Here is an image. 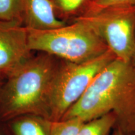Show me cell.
Returning a JSON list of instances; mask_svg holds the SVG:
<instances>
[{"label":"cell","instance_id":"6da1fadb","mask_svg":"<svg viewBox=\"0 0 135 135\" xmlns=\"http://www.w3.org/2000/svg\"><path fill=\"white\" fill-rule=\"evenodd\" d=\"M109 112L115 114L116 126L125 135L135 134V69L130 62L118 58L96 76L61 119L86 122Z\"/></svg>","mask_w":135,"mask_h":135},{"label":"cell","instance_id":"7a4b0ae2","mask_svg":"<svg viewBox=\"0 0 135 135\" xmlns=\"http://www.w3.org/2000/svg\"><path fill=\"white\" fill-rule=\"evenodd\" d=\"M59 61L39 52L5 79L0 87V121L29 114L50 119L51 85Z\"/></svg>","mask_w":135,"mask_h":135},{"label":"cell","instance_id":"3957f363","mask_svg":"<svg viewBox=\"0 0 135 135\" xmlns=\"http://www.w3.org/2000/svg\"><path fill=\"white\" fill-rule=\"evenodd\" d=\"M28 39L32 51L45 53L73 63L92 60L109 50L88 25L78 20L53 29H28Z\"/></svg>","mask_w":135,"mask_h":135},{"label":"cell","instance_id":"277c9868","mask_svg":"<svg viewBox=\"0 0 135 135\" xmlns=\"http://www.w3.org/2000/svg\"><path fill=\"white\" fill-rule=\"evenodd\" d=\"M116 58L114 54L109 50L97 58L82 63L60 59L51 85L50 120H60L80 98L96 76Z\"/></svg>","mask_w":135,"mask_h":135},{"label":"cell","instance_id":"5b68a950","mask_svg":"<svg viewBox=\"0 0 135 135\" xmlns=\"http://www.w3.org/2000/svg\"><path fill=\"white\" fill-rule=\"evenodd\" d=\"M73 20L88 25L116 58L130 62L135 49V6L108 8L78 15Z\"/></svg>","mask_w":135,"mask_h":135},{"label":"cell","instance_id":"8992f818","mask_svg":"<svg viewBox=\"0 0 135 135\" xmlns=\"http://www.w3.org/2000/svg\"><path fill=\"white\" fill-rule=\"evenodd\" d=\"M32 56L28 28L18 20H0V79L4 80Z\"/></svg>","mask_w":135,"mask_h":135},{"label":"cell","instance_id":"52a82bcc","mask_svg":"<svg viewBox=\"0 0 135 135\" xmlns=\"http://www.w3.org/2000/svg\"><path fill=\"white\" fill-rule=\"evenodd\" d=\"M23 24L28 29L46 30L63 26L50 0H20Z\"/></svg>","mask_w":135,"mask_h":135},{"label":"cell","instance_id":"ba28073f","mask_svg":"<svg viewBox=\"0 0 135 135\" xmlns=\"http://www.w3.org/2000/svg\"><path fill=\"white\" fill-rule=\"evenodd\" d=\"M51 121L36 114H24L6 122L11 135H50Z\"/></svg>","mask_w":135,"mask_h":135},{"label":"cell","instance_id":"9c48e42d","mask_svg":"<svg viewBox=\"0 0 135 135\" xmlns=\"http://www.w3.org/2000/svg\"><path fill=\"white\" fill-rule=\"evenodd\" d=\"M117 118L113 112L84 122L77 135H109L115 128Z\"/></svg>","mask_w":135,"mask_h":135},{"label":"cell","instance_id":"30bf717a","mask_svg":"<svg viewBox=\"0 0 135 135\" xmlns=\"http://www.w3.org/2000/svg\"><path fill=\"white\" fill-rule=\"evenodd\" d=\"M59 19L64 21L78 16L88 0H50Z\"/></svg>","mask_w":135,"mask_h":135},{"label":"cell","instance_id":"8fae6325","mask_svg":"<svg viewBox=\"0 0 135 135\" xmlns=\"http://www.w3.org/2000/svg\"><path fill=\"white\" fill-rule=\"evenodd\" d=\"M131 6H135V0H88L78 16L91 14L108 8Z\"/></svg>","mask_w":135,"mask_h":135},{"label":"cell","instance_id":"7c38bea8","mask_svg":"<svg viewBox=\"0 0 135 135\" xmlns=\"http://www.w3.org/2000/svg\"><path fill=\"white\" fill-rule=\"evenodd\" d=\"M84 123L78 118L51 121L50 135H77Z\"/></svg>","mask_w":135,"mask_h":135},{"label":"cell","instance_id":"4fadbf2b","mask_svg":"<svg viewBox=\"0 0 135 135\" xmlns=\"http://www.w3.org/2000/svg\"><path fill=\"white\" fill-rule=\"evenodd\" d=\"M21 15L20 0H0V20L22 22Z\"/></svg>","mask_w":135,"mask_h":135},{"label":"cell","instance_id":"5bb4252c","mask_svg":"<svg viewBox=\"0 0 135 135\" xmlns=\"http://www.w3.org/2000/svg\"><path fill=\"white\" fill-rule=\"evenodd\" d=\"M0 135H11L6 123L0 121Z\"/></svg>","mask_w":135,"mask_h":135},{"label":"cell","instance_id":"9a60e30c","mask_svg":"<svg viewBox=\"0 0 135 135\" xmlns=\"http://www.w3.org/2000/svg\"><path fill=\"white\" fill-rule=\"evenodd\" d=\"M112 135H125V134L123 132L120 128L115 126V129H114V131Z\"/></svg>","mask_w":135,"mask_h":135},{"label":"cell","instance_id":"2e32d148","mask_svg":"<svg viewBox=\"0 0 135 135\" xmlns=\"http://www.w3.org/2000/svg\"><path fill=\"white\" fill-rule=\"evenodd\" d=\"M130 63L135 69V49L134 51V53H133V54L132 57H131V59L130 60Z\"/></svg>","mask_w":135,"mask_h":135},{"label":"cell","instance_id":"e0dca14e","mask_svg":"<svg viewBox=\"0 0 135 135\" xmlns=\"http://www.w3.org/2000/svg\"><path fill=\"white\" fill-rule=\"evenodd\" d=\"M3 81H4V80H1V79H0V87H1V84H3Z\"/></svg>","mask_w":135,"mask_h":135},{"label":"cell","instance_id":"ac0fdd59","mask_svg":"<svg viewBox=\"0 0 135 135\" xmlns=\"http://www.w3.org/2000/svg\"><path fill=\"white\" fill-rule=\"evenodd\" d=\"M134 135H135V134H134Z\"/></svg>","mask_w":135,"mask_h":135}]
</instances>
